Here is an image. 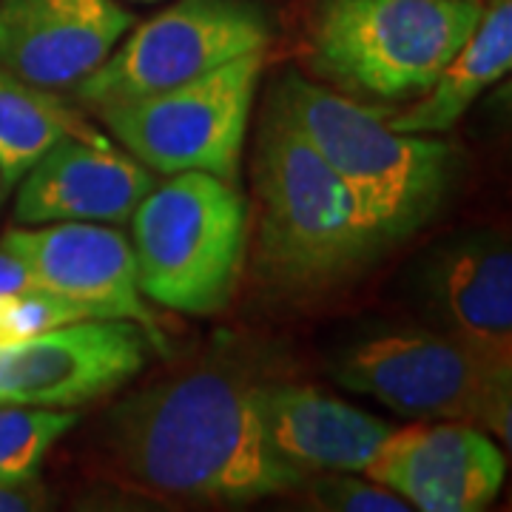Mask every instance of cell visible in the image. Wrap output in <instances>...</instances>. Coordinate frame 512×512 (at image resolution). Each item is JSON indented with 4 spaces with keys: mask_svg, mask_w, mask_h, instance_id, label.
<instances>
[{
    "mask_svg": "<svg viewBox=\"0 0 512 512\" xmlns=\"http://www.w3.org/2000/svg\"><path fill=\"white\" fill-rule=\"evenodd\" d=\"M106 433L117 473L154 495L245 504L299 490L308 478L268 441L254 384L222 370L128 396Z\"/></svg>",
    "mask_w": 512,
    "mask_h": 512,
    "instance_id": "6da1fadb",
    "label": "cell"
},
{
    "mask_svg": "<svg viewBox=\"0 0 512 512\" xmlns=\"http://www.w3.org/2000/svg\"><path fill=\"white\" fill-rule=\"evenodd\" d=\"M259 265L285 291H325L367 268L384 239L325 157L271 103L254 160Z\"/></svg>",
    "mask_w": 512,
    "mask_h": 512,
    "instance_id": "7a4b0ae2",
    "label": "cell"
},
{
    "mask_svg": "<svg viewBox=\"0 0 512 512\" xmlns=\"http://www.w3.org/2000/svg\"><path fill=\"white\" fill-rule=\"evenodd\" d=\"M274 103L348 185L384 245L433 220L456 177V148L424 134H402L382 111L288 74Z\"/></svg>",
    "mask_w": 512,
    "mask_h": 512,
    "instance_id": "3957f363",
    "label": "cell"
},
{
    "mask_svg": "<svg viewBox=\"0 0 512 512\" xmlns=\"http://www.w3.org/2000/svg\"><path fill=\"white\" fill-rule=\"evenodd\" d=\"M137 282L168 311L208 316L237 291L248 251V202L208 171L168 174L131 214Z\"/></svg>",
    "mask_w": 512,
    "mask_h": 512,
    "instance_id": "277c9868",
    "label": "cell"
},
{
    "mask_svg": "<svg viewBox=\"0 0 512 512\" xmlns=\"http://www.w3.org/2000/svg\"><path fill=\"white\" fill-rule=\"evenodd\" d=\"M478 0H319L313 72L384 100L421 97L481 18Z\"/></svg>",
    "mask_w": 512,
    "mask_h": 512,
    "instance_id": "5b68a950",
    "label": "cell"
},
{
    "mask_svg": "<svg viewBox=\"0 0 512 512\" xmlns=\"http://www.w3.org/2000/svg\"><path fill=\"white\" fill-rule=\"evenodd\" d=\"M268 49H254L165 92L94 109L109 137L154 174L208 171L239 180L256 83Z\"/></svg>",
    "mask_w": 512,
    "mask_h": 512,
    "instance_id": "8992f818",
    "label": "cell"
},
{
    "mask_svg": "<svg viewBox=\"0 0 512 512\" xmlns=\"http://www.w3.org/2000/svg\"><path fill=\"white\" fill-rule=\"evenodd\" d=\"M336 379L410 419L467 421L510 444L512 376H501L447 333L390 330L350 348Z\"/></svg>",
    "mask_w": 512,
    "mask_h": 512,
    "instance_id": "52a82bcc",
    "label": "cell"
},
{
    "mask_svg": "<svg viewBox=\"0 0 512 512\" xmlns=\"http://www.w3.org/2000/svg\"><path fill=\"white\" fill-rule=\"evenodd\" d=\"M268 43L271 20L254 0H177L146 23H134L72 94L94 111L174 89Z\"/></svg>",
    "mask_w": 512,
    "mask_h": 512,
    "instance_id": "ba28073f",
    "label": "cell"
},
{
    "mask_svg": "<svg viewBox=\"0 0 512 512\" xmlns=\"http://www.w3.org/2000/svg\"><path fill=\"white\" fill-rule=\"evenodd\" d=\"M148 333L128 319H80L0 345V404L74 410L131 382L148 359Z\"/></svg>",
    "mask_w": 512,
    "mask_h": 512,
    "instance_id": "9c48e42d",
    "label": "cell"
},
{
    "mask_svg": "<svg viewBox=\"0 0 512 512\" xmlns=\"http://www.w3.org/2000/svg\"><path fill=\"white\" fill-rule=\"evenodd\" d=\"M46 291L80 305L94 319H128L165 350L157 316L137 282L134 248L106 222H49L12 228L0 239Z\"/></svg>",
    "mask_w": 512,
    "mask_h": 512,
    "instance_id": "30bf717a",
    "label": "cell"
},
{
    "mask_svg": "<svg viewBox=\"0 0 512 512\" xmlns=\"http://www.w3.org/2000/svg\"><path fill=\"white\" fill-rule=\"evenodd\" d=\"M504 453L487 430L433 421L393 430L365 476L421 512L487 510L504 484Z\"/></svg>",
    "mask_w": 512,
    "mask_h": 512,
    "instance_id": "8fae6325",
    "label": "cell"
},
{
    "mask_svg": "<svg viewBox=\"0 0 512 512\" xmlns=\"http://www.w3.org/2000/svg\"><path fill=\"white\" fill-rule=\"evenodd\" d=\"M134 23L120 0H0V66L37 89H74Z\"/></svg>",
    "mask_w": 512,
    "mask_h": 512,
    "instance_id": "7c38bea8",
    "label": "cell"
},
{
    "mask_svg": "<svg viewBox=\"0 0 512 512\" xmlns=\"http://www.w3.org/2000/svg\"><path fill=\"white\" fill-rule=\"evenodd\" d=\"M157 183V174L117 146L60 137L20 177L15 222H106L123 225Z\"/></svg>",
    "mask_w": 512,
    "mask_h": 512,
    "instance_id": "4fadbf2b",
    "label": "cell"
},
{
    "mask_svg": "<svg viewBox=\"0 0 512 512\" xmlns=\"http://www.w3.org/2000/svg\"><path fill=\"white\" fill-rule=\"evenodd\" d=\"M430 299L447 336L484 365L512 376V254L498 237L447 248L430 271Z\"/></svg>",
    "mask_w": 512,
    "mask_h": 512,
    "instance_id": "5bb4252c",
    "label": "cell"
},
{
    "mask_svg": "<svg viewBox=\"0 0 512 512\" xmlns=\"http://www.w3.org/2000/svg\"><path fill=\"white\" fill-rule=\"evenodd\" d=\"M256 407L276 453L308 476L365 473L396 430L353 404L296 384L256 387Z\"/></svg>",
    "mask_w": 512,
    "mask_h": 512,
    "instance_id": "9a60e30c",
    "label": "cell"
},
{
    "mask_svg": "<svg viewBox=\"0 0 512 512\" xmlns=\"http://www.w3.org/2000/svg\"><path fill=\"white\" fill-rule=\"evenodd\" d=\"M512 66V0H493L436 83L387 123L402 134H444Z\"/></svg>",
    "mask_w": 512,
    "mask_h": 512,
    "instance_id": "2e32d148",
    "label": "cell"
},
{
    "mask_svg": "<svg viewBox=\"0 0 512 512\" xmlns=\"http://www.w3.org/2000/svg\"><path fill=\"white\" fill-rule=\"evenodd\" d=\"M60 137L111 148L114 140L55 92L37 89L0 66V177L12 188Z\"/></svg>",
    "mask_w": 512,
    "mask_h": 512,
    "instance_id": "e0dca14e",
    "label": "cell"
},
{
    "mask_svg": "<svg viewBox=\"0 0 512 512\" xmlns=\"http://www.w3.org/2000/svg\"><path fill=\"white\" fill-rule=\"evenodd\" d=\"M77 424V413L0 404V481H35L55 444Z\"/></svg>",
    "mask_w": 512,
    "mask_h": 512,
    "instance_id": "ac0fdd59",
    "label": "cell"
},
{
    "mask_svg": "<svg viewBox=\"0 0 512 512\" xmlns=\"http://www.w3.org/2000/svg\"><path fill=\"white\" fill-rule=\"evenodd\" d=\"M94 319L69 299L52 291H29L0 296V345H15L37 333Z\"/></svg>",
    "mask_w": 512,
    "mask_h": 512,
    "instance_id": "d6986e66",
    "label": "cell"
},
{
    "mask_svg": "<svg viewBox=\"0 0 512 512\" xmlns=\"http://www.w3.org/2000/svg\"><path fill=\"white\" fill-rule=\"evenodd\" d=\"M308 501L319 510L330 512H407L413 510L402 495L387 490L376 481L353 478V473H319L305 478Z\"/></svg>",
    "mask_w": 512,
    "mask_h": 512,
    "instance_id": "ffe728a7",
    "label": "cell"
},
{
    "mask_svg": "<svg viewBox=\"0 0 512 512\" xmlns=\"http://www.w3.org/2000/svg\"><path fill=\"white\" fill-rule=\"evenodd\" d=\"M46 507H52V495L40 478L18 481V484L0 481V512H37Z\"/></svg>",
    "mask_w": 512,
    "mask_h": 512,
    "instance_id": "44dd1931",
    "label": "cell"
},
{
    "mask_svg": "<svg viewBox=\"0 0 512 512\" xmlns=\"http://www.w3.org/2000/svg\"><path fill=\"white\" fill-rule=\"evenodd\" d=\"M29 291H46V288L37 282V276L32 274V268H29L18 254H12L9 248L0 245V296Z\"/></svg>",
    "mask_w": 512,
    "mask_h": 512,
    "instance_id": "7402d4cb",
    "label": "cell"
},
{
    "mask_svg": "<svg viewBox=\"0 0 512 512\" xmlns=\"http://www.w3.org/2000/svg\"><path fill=\"white\" fill-rule=\"evenodd\" d=\"M3 194H6V185H3V177H0V202H3Z\"/></svg>",
    "mask_w": 512,
    "mask_h": 512,
    "instance_id": "603a6c76",
    "label": "cell"
},
{
    "mask_svg": "<svg viewBox=\"0 0 512 512\" xmlns=\"http://www.w3.org/2000/svg\"><path fill=\"white\" fill-rule=\"evenodd\" d=\"M137 3H157V0H137Z\"/></svg>",
    "mask_w": 512,
    "mask_h": 512,
    "instance_id": "cb8c5ba5",
    "label": "cell"
}]
</instances>
